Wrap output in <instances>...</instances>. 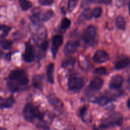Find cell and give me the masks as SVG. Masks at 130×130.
Returning a JSON list of instances; mask_svg holds the SVG:
<instances>
[{
    "mask_svg": "<svg viewBox=\"0 0 130 130\" xmlns=\"http://www.w3.org/2000/svg\"><path fill=\"white\" fill-rule=\"evenodd\" d=\"M85 85L84 79L77 74H72L68 79V89L73 92H78Z\"/></svg>",
    "mask_w": 130,
    "mask_h": 130,
    "instance_id": "3",
    "label": "cell"
},
{
    "mask_svg": "<svg viewBox=\"0 0 130 130\" xmlns=\"http://www.w3.org/2000/svg\"><path fill=\"white\" fill-rule=\"evenodd\" d=\"M95 1H96V0H83V3L85 2V3L86 5H89L90 3H95Z\"/></svg>",
    "mask_w": 130,
    "mask_h": 130,
    "instance_id": "35",
    "label": "cell"
},
{
    "mask_svg": "<svg viewBox=\"0 0 130 130\" xmlns=\"http://www.w3.org/2000/svg\"><path fill=\"white\" fill-rule=\"evenodd\" d=\"M8 88H9V90L11 91V92H16L17 91L19 90L17 86L15 85H13V83H8Z\"/></svg>",
    "mask_w": 130,
    "mask_h": 130,
    "instance_id": "30",
    "label": "cell"
},
{
    "mask_svg": "<svg viewBox=\"0 0 130 130\" xmlns=\"http://www.w3.org/2000/svg\"><path fill=\"white\" fill-rule=\"evenodd\" d=\"M103 85H104V81L100 77H95L91 80L88 87L85 90V93L86 95H90L91 93L96 92L102 88Z\"/></svg>",
    "mask_w": 130,
    "mask_h": 130,
    "instance_id": "6",
    "label": "cell"
},
{
    "mask_svg": "<svg viewBox=\"0 0 130 130\" xmlns=\"http://www.w3.org/2000/svg\"><path fill=\"white\" fill-rule=\"evenodd\" d=\"M53 72H54V64L52 63H50L47 67V77L48 81L50 83H54V78H53Z\"/></svg>",
    "mask_w": 130,
    "mask_h": 130,
    "instance_id": "18",
    "label": "cell"
},
{
    "mask_svg": "<svg viewBox=\"0 0 130 130\" xmlns=\"http://www.w3.org/2000/svg\"><path fill=\"white\" fill-rule=\"evenodd\" d=\"M115 3L118 7H121L126 5V0H115Z\"/></svg>",
    "mask_w": 130,
    "mask_h": 130,
    "instance_id": "32",
    "label": "cell"
},
{
    "mask_svg": "<svg viewBox=\"0 0 130 130\" xmlns=\"http://www.w3.org/2000/svg\"><path fill=\"white\" fill-rule=\"evenodd\" d=\"M93 130H99L97 128H96V126L95 125L93 126Z\"/></svg>",
    "mask_w": 130,
    "mask_h": 130,
    "instance_id": "37",
    "label": "cell"
},
{
    "mask_svg": "<svg viewBox=\"0 0 130 130\" xmlns=\"http://www.w3.org/2000/svg\"><path fill=\"white\" fill-rule=\"evenodd\" d=\"M129 64V58L128 57H126L125 58L121 60L119 62L116 63L115 69L116 70H121L123 69L126 68L128 67Z\"/></svg>",
    "mask_w": 130,
    "mask_h": 130,
    "instance_id": "19",
    "label": "cell"
},
{
    "mask_svg": "<svg viewBox=\"0 0 130 130\" xmlns=\"http://www.w3.org/2000/svg\"><path fill=\"white\" fill-rule=\"evenodd\" d=\"M123 124V116L119 112H114L102 119L100 128L102 129H109L115 126H121Z\"/></svg>",
    "mask_w": 130,
    "mask_h": 130,
    "instance_id": "2",
    "label": "cell"
},
{
    "mask_svg": "<svg viewBox=\"0 0 130 130\" xmlns=\"http://www.w3.org/2000/svg\"><path fill=\"white\" fill-rule=\"evenodd\" d=\"M71 24V22L69 19H67V18H63L61 22V28L63 30H66L69 27Z\"/></svg>",
    "mask_w": 130,
    "mask_h": 130,
    "instance_id": "24",
    "label": "cell"
},
{
    "mask_svg": "<svg viewBox=\"0 0 130 130\" xmlns=\"http://www.w3.org/2000/svg\"><path fill=\"white\" fill-rule=\"evenodd\" d=\"M116 25L117 27L122 30H124L126 29V21L123 17L119 16L116 20Z\"/></svg>",
    "mask_w": 130,
    "mask_h": 130,
    "instance_id": "21",
    "label": "cell"
},
{
    "mask_svg": "<svg viewBox=\"0 0 130 130\" xmlns=\"http://www.w3.org/2000/svg\"><path fill=\"white\" fill-rule=\"evenodd\" d=\"M15 102V99L12 96L1 100V101H0V109H9L12 107Z\"/></svg>",
    "mask_w": 130,
    "mask_h": 130,
    "instance_id": "16",
    "label": "cell"
},
{
    "mask_svg": "<svg viewBox=\"0 0 130 130\" xmlns=\"http://www.w3.org/2000/svg\"><path fill=\"white\" fill-rule=\"evenodd\" d=\"M48 102L50 104L54 107L55 109L57 110H61L63 109V104L62 102L58 99L57 96H56L55 95H50L48 96Z\"/></svg>",
    "mask_w": 130,
    "mask_h": 130,
    "instance_id": "13",
    "label": "cell"
},
{
    "mask_svg": "<svg viewBox=\"0 0 130 130\" xmlns=\"http://www.w3.org/2000/svg\"><path fill=\"white\" fill-rule=\"evenodd\" d=\"M53 10H47L46 11L43 13V17H42V21H44V22H47L49 20H50L51 18L53 17Z\"/></svg>",
    "mask_w": 130,
    "mask_h": 130,
    "instance_id": "23",
    "label": "cell"
},
{
    "mask_svg": "<svg viewBox=\"0 0 130 130\" xmlns=\"http://www.w3.org/2000/svg\"><path fill=\"white\" fill-rule=\"evenodd\" d=\"M96 2H97L98 3L109 5V4H110L112 3V0H99V1H97Z\"/></svg>",
    "mask_w": 130,
    "mask_h": 130,
    "instance_id": "34",
    "label": "cell"
},
{
    "mask_svg": "<svg viewBox=\"0 0 130 130\" xmlns=\"http://www.w3.org/2000/svg\"><path fill=\"white\" fill-rule=\"evenodd\" d=\"M76 62V59L74 57H69V58H67L65 60L62 62V66L63 68L69 69V68H72L74 67Z\"/></svg>",
    "mask_w": 130,
    "mask_h": 130,
    "instance_id": "20",
    "label": "cell"
},
{
    "mask_svg": "<svg viewBox=\"0 0 130 130\" xmlns=\"http://www.w3.org/2000/svg\"><path fill=\"white\" fill-rule=\"evenodd\" d=\"M79 46V44L76 41H70L67 42L63 49V53L66 55H70L76 53Z\"/></svg>",
    "mask_w": 130,
    "mask_h": 130,
    "instance_id": "9",
    "label": "cell"
},
{
    "mask_svg": "<svg viewBox=\"0 0 130 130\" xmlns=\"http://www.w3.org/2000/svg\"><path fill=\"white\" fill-rule=\"evenodd\" d=\"M114 98H115V96H112V95H102L96 97L94 100V103L100 105V106H104V105L109 104L111 101H113L114 100Z\"/></svg>",
    "mask_w": 130,
    "mask_h": 130,
    "instance_id": "12",
    "label": "cell"
},
{
    "mask_svg": "<svg viewBox=\"0 0 130 130\" xmlns=\"http://www.w3.org/2000/svg\"><path fill=\"white\" fill-rule=\"evenodd\" d=\"M107 73V69L106 68L104 67H100L99 68L96 69L94 71V74L96 75H103Z\"/></svg>",
    "mask_w": 130,
    "mask_h": 130,
    "instance_id": "29",
    "label": "cell"
},
{
    "mask_svg": "<svg viewBox=\"0 0 130 130\" xmlns=\"http://www.w3.org/2000/svg\"><path fill=\"white\" fill-rule=\"evenodd\" d=\"M54 0H39V3L43 6H48L53 3Z\"/></svg>",
    "mask_w": 130,
    "mask_h": 130,
    "instance_id": "31",
    "label": "cell"
},
{
    "mask_svg": "<svg viewBox=\"0 0 130 130\" xmlns=\"http://www.w3.org/2000/svg\"><path fill=\"white\" fill-rule=\"evenodd\" d=\"M109 60V55L104 50H98L94 54L93 60L98 63H104Z\"/></svg>",
    "mask_w": 130,
    "mask_h": 130,
    "instance_id": "10",
    "label": "cell"
},
{
    "mask_svg": "<svg viewBox=\"0 0 130 130\" xmlns=\"http://www.w3.org/2000/svg\"><path fill=\"white\" fill-rule=\"evenodd\" d=\"M30 19L32 24L34 25H41L42 20L40 19V8H36L34 9L32 11V15L30 16Z\"/></svg>",
    "mask_w": 130,
    "mask_h": 130,
    "instance_id": "14",
    "label": "cell"
},
{
    "mask_svg": "<svg viewBox=\"0 0 130 130\" xmlns=\"http://www.w3.org/2000/svg\"><path fill=\"white\" fill-rule=\"evenodd\" d=\"M124 130H129V127H127V128H125Z\"/></svg>",
    "mask_w": 130,
    "mask_h": 130,
    "instance_id": "39",
    "label": "cell"
},
{
    "mask_svg": "<svg viewBox=\"0 0 130 130\" xmlns=\"http://www.w3.org/2000/svg\"><path fill=\"white\" fill-rule=\"evenodd\" d=\"M123 81H124V79H123V76L119 74L115 75L110 80V82H109V88L111 90H119L122 87Z\"/></svg>",
    "mask_w": 130,
    "mask_h": 130,
    "instance_id": "7",
    "label": "cell"
},
{
    "mask_svg": "<svg viewBox=\"0 0 130 130\" xmlns=\"http://www.w3.org/2000/svg\"><path fill=\"white\" fill-rule=\"evenodd\" d=\"M19 4L23 10L26 11L32 6V4L29 0H19Z\"/></svg>",
    "mask_w": 130,
    "mask_h": 130,
    "instance_id": "22",
    "label": "cell"
},
{
    "mask_svg": "<svg viewBox=\"0 0 130 130\" xmlns=\"http://www.w3.org/2000/svg\"><path fill=\"white\" fill-rule=\"evenodd\" d=\"M91 11H92V16L94 17L95 19H98L101 16L102 13V9L100 7H96Z\"/></svg>",
    "mask_w": 130,
    "mask_h": 130,
    "instance_id": "26",
    "label": "cell"
},
{
    "mask_svg": "<svg viewBox=\"0 0 130 130\" xmlns=\"http://www.w3.org/2000/svg\"><path fill=\"white\" fill-rule=\"evenodd\" d=\"M0 45L3 50H9L12 45V42L10 40H3Z\"/></svg>",
    "mask_w": 130,
    "mask_h": 130,
    "instance_id": "25",
    "label": "cell"
},
{
    "mask_svg": "<svg viewBox=\"0 0 130 130\" xmlns=\"http://www.w3.org/2000/svg\"><path fill=\"white\" fill-rule=\"evenodd\" d=\"M87 110H88L87 107L84 106L83 107L79 110L80 117H81V119H82L84 122H86V120H85V116H86V112H87Z\"/></svg>",
    "mask_w": 130,
    "mask_h": 130,
    "instance_id": "28",
    "label": "cell"
},
{
    "mask_svg": "<svg viewBox=\"0 0 130 130\" xmlns=\"http://www.w3.org/2000/svg\"><path fill=\"white\" fill-rule=\"evenodd\" d=\"M43 76L42 75H36L32 78V85L36 89L43 90Z\"/></svg>",
    "mask_w": 130,
    "mask_h": 130,
    "instance_id": "17",
    "label": "cell"
},
{
    "mask_svg": "<svg viewBox=\"0 0 130 130\" xmlns=\"http://www.w3.org/2000/svg\"><path fill=\"white\" fill-rule=\"evenodd\" d=\"M63 44V36L60 34H57L53 36L52 39V52L53 54V57L55 58L56 57L58 49L62 44Z\"/></svg>",
    "mask_w": 130,
    "mask_h": 130,
    "instance_id": "8",
    "label": "cell"
},
{
    "mask_svg": "<svg viewBox=\"0 0 130 130\" xmlns=\"http://www.w3.org/2000/svg\"><path fill=\"white\" fill-rule=\"evenodd\" d=\"M41 49L43 51H46V50L48 49V41H45L43 42V43H42L41 46Z\"/></svg>",
    "mask_w": 130,
    "mask_h": 130,
    "instance_id": "33",
    "label": "cell"
},
{
    "mask_svg": "<svg viewBox=\"0 0 130 130\" xmlns=\"http://www.w3.org/2000/svg\"><path fill=\"white\" fill-rule=\"evenodd\" d=\"M0 130H6V129L4 128H0Z\"/></svg>",
    "mask_w": 130,
    "mask_h": 130,
    "instance_id": "38",
    "label": "cell"
},
{
    "mask_svg": "<svg viewBox=\"0 0 130 130\" xmlns=\"http://www.w3.org/2000/svg\"><path fill=\"white\" fill-rule=\"evenodd\" d=\"M92 11L90 10V8H86L83 11L82 13L79 17L77 22L79 24H82V23L85 22L87 21V20H90L92 18Z\"/></svg>",
    "mask_w": 130,
    "mask_h": 130,
    "instance_id": "15",
    "label": "cell"
},
{
    "mask_svg": "<svg viewBox=\"0 0 130 130\" xmlns=\"http://www.w3.org/2000/svg\"><path fill=\"white\" fill-rule=\"evenodd\" d=\"M129 102H130V100L129 99H128V101H127V106H128V108H129Z\"/></svg>",
    "mask_w": 130,
    "mask_h": 130,
    "instance_id": "36",
    "label": "cell"
},
{
    "mask_svg": "<svg viewBox=\"0 0 130 130\" xmlns=\"http://www.w3.org/2000/svg\"><path fill=\"white\" fill-rule=\"evenodd\" d=\"M23 114L27 122L35 123L37 127L40 129L50 130L48 124L44 120V115L39 111V109L33 104H27L23 110Z\"/></svg>",
    "mask_w": 130,
    "mask_h": 130,
    "instance_id": "1",
    "label": "cell"
},
{
    "mask_svg": "<svg viewBox=\"0 0 130 130\" xmlns=\"http://www.w3.org/2000/svg\"><path fill=\"white\" fill-rule=\"evenodd\" d=\"M9 78L12 82L19 84L20 86H25L29 83V78L23 70H14L10 72Z\"/></svg>",
    "mask_w": 130,
    "mask_h": 130,
    "instance_id": "4",
    "label": "cell"
},
{
    "mask_svg": "<svg viewBox=\"0 0 130 130\" xmlns=\"http://www.w3.org/2000/svg\"><path fill=\"white\" fill-rule=\"evenodd\" d=\"M34 58V52H33V47L30 43H25V50L23 55V58L27 62H30L33 61Z\"/></svg>",
    "mask_w": 130,
    "mask_h": 130,
    "instance_id": "11",
    "label": "cell"
},
{
    "mask_svg": "<svg viewBox=\"0 0 130 130\" xmlns=\"http://www.w3.org/2000/svg\"><path fill=\"white\" fill-rule=\"evenodd\" d=\"M96 30L93 25H90L83 32V39L86 44L89 45L94 44L96 40Z\"/></svg>",
    "mask_w": 130,
    "mask_h": 130,
    "instance_id": "5",
    "label": "cell"
},
{
    "mask_svg": "<svg viewBox=\"0 0 130 130\" xmlns=\"http://www.w3.org/2000/svg\"><path fill=\"white\" fill-rule=\"evenodd\" d=\"M79 0H69L68 2V10L72 11L77 6Z\"/></svg>",
    "mask_w": 130,
    "mask_h": 130,
    "instance_id": "27",
    "label": "cell"
}]
</instances>
